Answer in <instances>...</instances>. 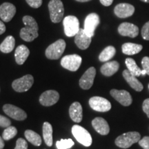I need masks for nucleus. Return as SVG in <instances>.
I'll return each mask as SVG.
<instances>
[{
	"label": "nucleus",
	"instance_id": "obj_29",
	"mask_svg": "<svg viewBox=\"0 0 149 149\" xmlns=\"http://www.w3.org/2000/svg\"><path fill=\"white\" fill-rule=\"evenodd\" d=\"M115 53H116V50L115 47L112 46H109L106 47L102 53L100 54L99 56V59L101 61H107L114 57Z\"/></svg>",
	"mask_w": 149,
	"mask_h": 149
},
{
	"label": "nucleus",
	"instance_id": "obj_34",
	"mask_svg": "<svg viewBox=\"0 0 149 149\" xmlns=\"http://www.w3.org/2000/svg\"><path fill=\"white\" fill-rule=\"evenodd\" d=\"M28 4L33 8H37L42 4V0H26Z\"/></svg>",
	"mask_w": 149,
	"mask_h": 149
},
{
	"label": "nucleus",
	"instance_id": "obj_31",
	"mask_svg": "<svg viewBox=\"0 0 149 149\" xmlns=\"http://www.w3.org/2000/svg\"><path fill=\"white\" fill-rule=\"evenodd\" d=\"M74 145V141L71 139H61L56 142V146L57 149H69Z\"/></svg>",
	"mask_w": 149,
	"mask_h": 149
},
{
	"label": "nucleus",
	"instance_id": "obj_16",
	"mask_svg": "<svg viewBox=\"0 0 149 149\" xmlns=\"http://www.w3.org/2000/svg\"><path fill=\"white\" fill-rule=\"evenodd\" d=\"M118 32L122 36L135 38L139 34V29L133 24L124 22L119 26Z\"/></svg>",
	"mask_w": 149,
	"mask_h": 149
},
{
	"label": "nucleus",
	"instance_id": "obj_26",
	"mask_svg": "<svg viewBox=\"0 0 149 149\" xmlns=\"http://www.w3.org/2000/svg\"><path fill=\"white\" fill-rule=\"evenodd\" d=\"M15 46V40L13 36H8L0 44V51L3 53H9L13 51Z\"/></svg>",
	"mask_w": 149,
	"mask_h": 149
},
{
	"label": "nucleus",
	"instance_id": "obj_25",
	"mask_svg": "<svg viewBox=\"0 0 149 149\" xmlns=\"http://www.w3.org/2000/svg\"><path fill=\"white\" fill-rule=\"evenodd\" d=\"M43 137L48 146L53 145V127L50 123L44 122L43 124Z\"/></svg>",
	"mask_w": 149,
	"mask_h": 149
},
{
	"label": "nucleus",
	"instance_id": "obj_41",
	"mask_svg": "<svg viewBox=\"0 0 149 149\" xmlns=\"http://www.w3.org/2000/svg\"><path fill=\"white\" fill-rule=\"evenodd\" d=\"M4 147V142H3V139L0 137V149H2Z\"/></svg>",
	"mask_w": 149,
	"mask_h": 149
},
{
	"label": "nucleus",
	"instance_id": "obj_36",
	"mask_svg": "<svg viewBox=\"0 0 149 149\" xmlns=\"http://www.w3.org/2000/svg\"><path fill=\"white\" fill-rule=\"evenodd\" d=\"M141 66L143 70L146 72V74L149 75V57H144L141 60Z\"/></svg>",
	"mask_w": 149,
	"mask_h": 149
},
{
	"label": "nucleus",
	"instance_id": "obj_17",
	"mask_svg": "<svg viewBox=\"0 0 149 149\" xmlns=\"http://www.w3.org/2000/svg\"><path fill=\"white\" fill-rule=\"evenodd\" d=\"M135 12V7L133 5L126 3L117 4L115 7L114 13L120 18H126L132 16Z\"/></svg>",
	"mask_w": 149,
	"mask_h": 149
},
{
	"label": "nucleus",
	"instance_id": "obj_37",
	"mask_svg": "<svg viewBox=\"0 0 149 149\" xmlns=\"http://www.w3.org/2000/svg\"><path fill=\"white\" fill-rule=\"evenodd\" d=\"M139 144L144 149H149V137L145 136L139 141Z\"/></svg>",
	"mask_w": 149,
	"mask_h": 149
},
{
	"label": "nucleus",
	"instance_id": "obj_35",
	"mask_svg": "<svg viewBox=\"0 0 149 149\" xmlns=\"http://www.w3.org/2000/svg\"><path fill=\"white\" fill-rule=\"evenodd\" d=\"M10 124L11 122L9 119L0 115V126H1V127L7 128L8 127V126H10Z\"/></svg>",
	"mask_w": 149,
	"mask_h": 149
},
{
	"label": "nucleus",
	"instance_id": "obj_11",
	"mask_svg": "<svg viewBox=\"0 0 149 149\" xmlns=\"http://www.w3.org/2000/svg\"><path fill=\"white\" fill-rule=\"evenodd\" d=\"M3 110L6 114L14 120L23 121L27 117L25 111L12 104H5L3 107Z\"/></svg>",
	"mask_w": 149,
	"mask_h": 149
},
{
	"label": "nucleus",
	"instance_id": "obj_22",
	"mask_svg": "<svg viewBox=\"0 0 149 149\" xmlns=\"http://www.w3.org/2000/svg\"><path fill=\"white\" fill-rule=\"evenodd\" d=\"M30 55V51L27 46L20 45L16 48L15 52V57L17 64L19 65L23 64L26 60Z\"/></svg>",
	"mask_w": 149,
	"mask_h": 149
},
{
	"label": "nucleus",
	"instance_id": "obj_5",
	"mask_svg": "<svg viewBox=\"0 0 149 149\" xmlns=\"http://www.w3.org/2000/svg\"><path fill=\"white\" fill-rule=\"evenodd\" d=\"M66 48V42L64 40H59L52 44L46 50V56L49 59H58Z\"/></svg>",
	"mask_w": 149,
	"mask_h": 149
},
{
	"label": "nucleus",
	"instance_id": "obj_2",
	"mask_svg": "<svg viewBox=\"0 0 149 149\" xmlns=\"http://www.w3.org/2000/svg\"><path fill=\"white\" fill-rule=\"evenodd\" d=\"M141 135L137 132H128L119 136L115 139V144L122 148H129L140 140Z\"/></svg>",
	"mask_w": 149,
	"mask_h": 149
},
{
	"label": "nucleus",
	"instance_id": "obj_27",
	"mask_svg": "<svg viewBox=\"0 0 149 149\" xmlns=\"http://www.w3.org/2000/svg\"><path fill=\"white\" fill-rule=\"evenodd\" d=\"M125 64L127 67L128 70L130 73L133 74L135 77H139L141 75V71L139 67L136 64L135 61L132 58H126L125 60Z\"/></svg>",
	"mask_w": 149,
	"mask_h": 149
},
{
	"label": "nucleus",
	"instance_id": "obj_3",
	"mask_svg": "<svg viewBox=\"0 0 149 149\" xmlns=\"http://www.w3.org/2000/svg\"><path fill=\"white\" fill-rule=\"evenodd\" d=\"M50 17L53 23H59L62 20L64 8L61 0H51L48 3Z\"/></svg>",
	"mask_w": 149,
	"mask_h": 149
},
{
	"label": "nucleus",
	"instance_id": "obj_19",
	"mask_svg": "<svg viewBox=\"0 0 149 149\" xmlns=\"http://www.w3.org/2000/svg\"><path fill=\"white\" fill-rule=\"evenodd\" d=\"M94 129L100 135H107L110 132V127L107 121L102 117H96L92 121Z\"/></svg>",
	"mask_w": 149,
	"mask_h": 149
},
{
	"label": "nucleus",
	"instance_id": "obj_18",
	"mask_svg": "<svg viewBox=\"0 0 149 149\" xmlns=\"http://www.w3.org/2000/svg\"><path fill=\"white\" fill-rule=\"evenodd\" d=\"M91 38L85 33L84 30L80 29L79 32L74 36L75 44L81 50H85L88 48L91 43Z\"/></svg>",
	"mask_w": 149,
	"mask_h": 149
},
{
	"label": "nucleus",
	"instance_id": "obj_6",
	"mask_svg": "<svg viewBox=\"0 0 149 149\" xmlns=\"http://www.w3.org/2000/svg\"><path fill=\"white\" fill-rule=\"evenodd\" d=\"M64 33L67 37H74L79 31V22L75 16L68 15L63 21Z\"/></svg>",
	"mask_w": 149,
	"mask_h": 149
},
{
	"label": "nucleus",
	"instance_id": "obj_42",
	"mask_svg": "<svg viewBox=\"0 0 149 149\" xmlns=\"http://www.w3.org/2000/svg\"><path fill=\"white\" fill-rule=\"evenodd\" d=\"M75 1H79V2H87V1H91V0H75Z\"/></svg>",
	"mask_w": 149,
	"mask_h": 149
},
{
	"label": "nucleus",
	"instance_id": "obj_10",
	"mask_svg": "<svg viewBox=\"0 0 149 149\" xmlns=\"http://www.w3.org/2000/svg\"><path fill=\"white\" fill-rule=\"evenodd\" d=\"M100 17L97 13L89 14L85 19L84 30L86 35L90 37H93L95 35V31L100 24Z\"/></svg>",
	"mask_w": 149,
	"mask_h": 149
},
{
	"label": "nucleus",
	"instance_id": "obj_28",
	"mask_svg": "<svg viewBox=\"0 0 149 149\" xmlns=\"http://www.w3.org/2000/svg\"><path fill=\"white\" fill-rule=\"evenodd\" d=\"M24 135L27 140L34 146H39L42 144V138H41L40 135L33 130H26L24 133Z\"/></svg>",
	"mask_w": 149,
	"mask_h": 149
},
{
	"label": "nucleus",
	"instance_id": "obj_8",
	"mask_svg": "<svg viewBox=\"0 0 149 149\" xmlns=\"http://www.w3.org/2000/svg\"><path fill=\"white\" fill-rule=\"evenodd\" d=\"M34 82L33 77L31 74H26L13 81L12 84L13 88L17 92L22 93L29 91L32 87Z\"/></svg>",
	"mask_w": 149,
	"mask_h": 149
},
{
	"label": "nucleus",
	"instance_id": "obj_21",
	"mask_svg": "<svg viewBox=\"0 0 149 149\" xmlns=\"http://www.w3.org/2000/svg\"><path fill=\"white\" fill-rule=\"evenodd\" d=\"M69 115L70 118L73 122L77 123L81 122L83 117L82 107L79 102H75L70 105L69 109Z\"/></svg>",
	"mask_w": 149,
	"mask_h": 149
},
{
	"label": "nucleus",
	"instance_id": "obj_9",
	"mask_svg": "<svg viewBox=\"0 0 149 149\" xmlns=\"http://www.w3.org/2000/svg\"><path fill=\"white\" fill-rule=\"evenodd\" d=\"M91 109L98 112H107L111 109V104L107 99L102 97H93L89 100Z\"/></svg>",
	"mask_w": 149,
	"mask_h": 149
},
{
	"label": "nucleus",
	"instance_id": "obj_23",
	"mask_svg": "<svg viewBox=\"0 0 149 149\" xmlns=\"http://www.w3.org/2000/svg\"><path fill=\"white\" fill-rule=\"evenodd\" d=\"M120 68V64L116 61H108L101 67V72L104 76L110 77L116 73Z\"/></svg>",
	"mask_w": 149,
	"mask_h": 149
},
{
	"label": "nucleus",
	"instance_id": "obj_33",
	"mask_svg": "<svg viewBox=\"0 0 149 149\" xmlns=\"http://www.w3.org/2000/svg\"><path fill=\"white\" fill-rule=\"evenodd\" d=\"M15 149H28V144L25 139L19 138L16 141V146Z\"/></svg>",
	"mask_w": 149,
	"mask_h": 149
},
{
	"label": "nucleus",
	"instance_id": "obj_30",
	"mask_svg": "<svg viewBox=\"0 0 149 149\" xmlns=\"http://www.w3.org/2000/svg\"><path fill=\"white\" fill-rule=\"evenodd\" d=\"M17 133V130L15 127L14 126H8L6 129L3 130V134H2V138L4 140H9L13 138Z\"/></svg>",
	"mask_w": 149,
	"mask_h": 149
},
{
	"label": "nucleus",
	"instance_id": "obj_4",
	"mask_svg": "<svg viewBox=\"0 0 149 149\" xmlns=\"http://www.w3.org/2000/svg\"><path fill=\"white\" fill-rule=\"evenodd\" d=\"M72 133L78 142L84 146L88 147L92 144L93 140L91 134L82 126L74 125L72 127Z\"/></svg>",
	"mask_w": 149,
	"mask_h": 149
},
{
	"label": "nucleus",
	"instance_id": "obj_24",
	"mask_svg": "<svg viewBox=\"0 0 149 149\" xmlns=\"http://www.w3.org/2000/svg\"><path fill=\"white\" fill-rule=\"evenodd\" d=\"M142 46L134 43H125L122 46L123 53L127 55H133L139 53L142 50Z\"/></svg>",
	"mask_w": 149,
	"mask_h": 149
},
{
	"label": "nucleus",
	"instance_id": "obj_7",
	"mask_svg": "<svg viewBox=\"0 0 149 149\" xmlns=\"http://www.w3.org/2000/svg\"><path fill=\"white\" fill-rule=\"evenodd\" d=\"M81 61H82L81 57L76 54L66 55L61 59V65L63 68L70 71H76L81 66Z\"/></svg>",
	"mask_w": 149,
	"mask_h": 149
},
{
	"label": "nucleus",
	"instance_id": "obj_32",
	"mask_svg": "<svg viewBox=\"0 0 149 149\" xmlns=\"http://www.w3.org/2000/svg\"><path fill=\"white\" fill-rule=\"evenodd\" d=\"M141 36L145 40H149V22H146L141 29Z\"/></svg>",
	"mask_w": 149,
	"mask_h": 149
},
{
	"label": "nucleus",
	"instance_id": "obj_12",
	"mask_svg": "<svg viewBox=\"0 0 149 149\" xmlns=\"http://www.w3.org/2000/svg\"><path fill=\"white\" fill-rule=\"evenodd\" d=\"M96 70L94 67H91L84 72L79 79V86L84 90L90 89L94 82Z\"/></svg>",
	"mask_w": 149,
	"mask_h": 149
},
{
	"label": "nucleus",
	"instance_id": "obj_40",
	"mask_svg": "<svg viewBox=\"0 0 149 149\" xmlns=\"http://www.w3.org/2000/svg\"><path fill=\"white\" fill-rule=\"evenodd\" d=\"M6 31V26L2 21H0V35L3 34Z\"/></svg>",
	"mask_w": 149,
	"mask_h": 149
},
{
	"label": "nucleus",
	"instance_id": "obj_38",
	"mask_svg": "<svg viewBox=\"0 0 149 149\" xmlns=\"http://www.w3.org/2000/svg\"><path fill=\"white\" fill-rule=\"evenodd\" d=\"M142 109L143 111L147 115V116L149 118V98L145 100L144 102H143V105H142Z\"/></svg>",
	"mask_w": 149,
	"mask_h": 149
},
{
	"label": "nucleus",
	"instance_id": "obj_1",
	"mask_svg": "<svg viewBox=\"0 0 149 149\" xmlns=\"http://www.w3.org/2000/svg\"><path fill=\"white\" fill-rule=\"evenodd\" d=\"M25 27L20 31V37L26 42H31L38 37V24L31 16L26 15L22 19Z\"/></svg>",
	"mask_w": 149,
	"mask_h": 149
},
{
	"label": "nucleus",
	"instance_id": "obj_14",
	"mask_svg": "<svg viewBox=\"0 0 149 149\" xmlns=\"http://www.w3.org/2000/svg\"><path fill=\"white\" fill-rule=\"evenodd\" d=\"M111 95L115 100L120 102L124 107H128L133 102L132 97L128 91L124 90H116L113 89L111 91Z\"/></svg>",
	"mask_w": 149,
	"mask_h": 149
},
{
	"label": "nucleus",
	"instance_id": "obj_39",
	"mask_svg": "<svg viewBox=\"0 0 149 149\" xmlns=\"http://www.w3.org/2000/svg\"><path fill=\"white\" fill-rule=\"evenodd\" d=\"M100 1L104 6H109L113 2V0H100Z\"/></svg>",
	"mask_w": 149,
	"mask_h": 149
},
{
	"label": "nucleus",
	"instance_id": "obj_20",
	"mask_svg": "<svg viewBox=\"0 0 149 149\" xmlns=\"http://www.w3.org/2000/svg\"><path fill=\"white\" fill-rule=\"evenodd\" d=\"M122 74L123 77L132 88H133L136 91H138V92H140L143 90L144 87H143L142 84L136 78L135 75L130 73L128 70H124L123 71Z\"/></svg>",
	"mask_w": 149,
	"mask_h": 149
},
{
	"label": "nucleus",
	"instance_id": "obj_43",
	"mask_svg": "<svg viewBox=\"0 0 149 149\" xmlns=\"http://www.w3.org/2000/svg\"><path fill=\"white\" fill-rule=\"evenodd\" d=\"M141 1L143 2H146V3H149V0H141Z\"/></svg>",
	"mask_w": 149,
	"mask_h": 149
},
{
	"label": "nucleus",
	"instance_id": "obj_13",
	"mask_svg": "<svg viewBox=\"0 0 149 149\" xmlns=\"http://www.w3.org/2000/svg\"><path fill=\"white\" fill-rule=\"evenodd\" d=\"M59 95L58 92L54 90L46 91L40 95V102L44 107H51L58 102Z\"/></svg>",
	"mask_w": 149,
	"mask_h": 149
},
{
	"label": "nucleus",
	"instance_id": "obj_44",
	"mask_svg": "<svg viewBox=\"0 0 149 149\" xmlns=\"http://www.w3.org/2000/svg\"><path fill=\"white\" fill-rule=\"evenodd\" d=\"M148 89H149V84H148Z\"/></svg>",
	"mask_w": 149,
	"mask_h": 149
},
{
	"label": "nucleus",
	"instance_id": "obj_15",
	"mask_svg": "<svg viewBox=\"0 0 149 149\" xmlns=\"http://www.w3.org/2000/svg\"><path fill=\"white\" fill-rule=\"evenodd\" d=\"M16 13V8L13 3L5 2L0 6V17L3 22H10Z\"/></svg>",
	"mask_w": 149,
	"mask_h": 149
}]
</instances>
